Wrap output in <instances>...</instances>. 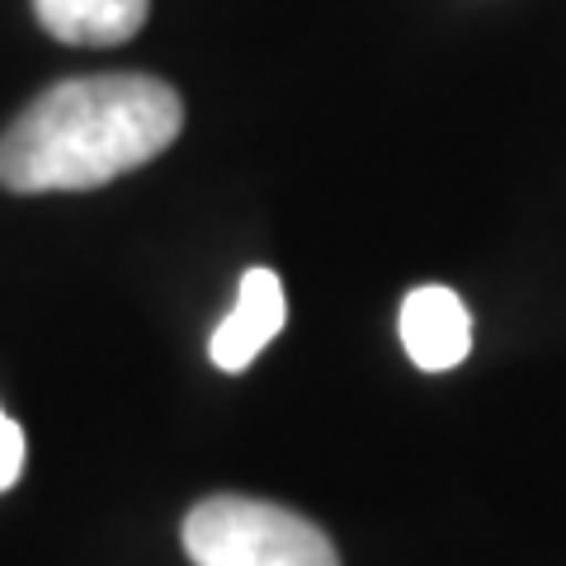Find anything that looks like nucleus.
Segmentation results:
<instances>
[{"label":"nucleus","mask_w":566,"mask_h":566,"mask_svg":"<svg viewBox=\"0 0 566 566\" xmlns=\"http://www.w3.org/2000/svg\"><path fill=\"white\" fill-rule=\"evenodd\" d=\"M185 128V104L156 76L114 71L43 91L0 137V185L10 193L99 189L156 161Z\"/></svg>","instance_id":"obj_1"},{"label":"nucleus","mask_w":566,"mask_h":566,"mask_svg":"<svg viewBox=\"0 0 566 566\" xmlns=\"http://www.w3.org/2000/svg\"><path fill=\"white\" fill-rule=\"evenodd\" d=\"M193 566H340L335 543L312 520L255 495H208L185 520Z\"/></svg>","instance_id":"obj_2"},{"label":"nucleus","mask_w":566,"mask_h":566,"mask_svg":"<svg viewBox=\"0 0 566 566\" xmlns=\"http://www.w3.org/2000/svg\"><path fill=\"white\" fill-rule=\"evenodd\" d=\"M401 345L411 354V364L424 374H449L468 359L472 349V316L463 297L444 283L416 289L401 303Z\"/></svg>","instance_id":"obj_3"},{"label":"nucleus","mask_w":566,"mask_h":566,"mask_svg":"<svg viewBox=\"0 0 566 566\" xmlns=\"http://www.w3.org/2000/svg\"><path fill=\"white\" fill-rule=\"evenodd\" d=\"M289 322V297H283V283L274 270H245L241 274V289H237V307L232 316L212 331V364L222 374H241L260 359V349L274 340Z\"/></svg>","instance_id":"obj_4"},{"label":"nucleus","mask_w":566,"mask_h":566,"mask_svg":"<svg viewBox=\"0 0 566 566\" xmlns=\"http://www.w3.org/2000/svg\"><path fill=\"white\" fill-rule=\"evenodd\" d=\"M151 0H33L39 24L62 43L114 48L147 24Z\"/></svg>","instance_id":"obj_5"},{"label":"nucleus","mask_w":566,"mask_h":566,"mask_svg":"<svg viewBox=\"0 0 566 566\" xmlns=\"http://www.w3.org/2000/svg\"><path fill=\"white\" fill-rule=\"evenodd\" d=\"M20 472H24V430L0 406V491H10L20 482Z\"/></svg>","instance_id":"obj_6"}]
</instances>
